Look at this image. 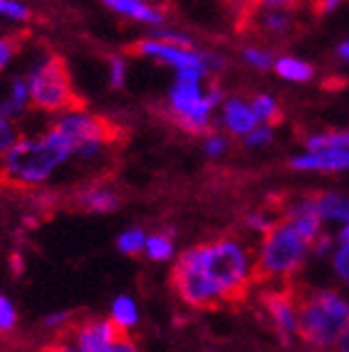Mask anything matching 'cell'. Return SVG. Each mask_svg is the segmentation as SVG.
I'll list each match as a JSON object with an SVG mask.
<instances>
[{
    "instance_id": "cell-1",
    "label": "cell",
    "mask_w": 349,
    "mask_h": 352,
    "mask_svg": "<svg viewBox=\"0 0 349 352\" xmlns=\"http://www.w3.org/2000/svg\"><path fill=\"white\" fill-rule=\"evenodd\" d=\"M69 157H74L71 142L52 127L42 138H20V142L3 157V174L12 184L34 186L47 182Z\"/></svg>"
},
{
    "instance_id": "cell-2",
    "label": "cell",
    "mask_w": 349,
    "mask_h": 352,
    "mask_svg": "<svg viewBox=\"0 0 349 352\" xmlns=\"http://www.w3.org/2000/svg\"><path fill=\"white\" fill-rule=\"evenodd\" d=\"M349 325V303L335 292H317L298 308V336L315 350L337 345Z\"/></svg>"
},
{
    "instance_id": "cell-3",
    "label": "cell",
    "mask_w": 349,
    "mask_h": 352,
    "mask_svg": "<svg viewBox=\"0 0 349 352\" xmlns=\"http://www.w3.org/2000/svg\"><path fill=\"white\" fill-rule=\"evenodd\" d=\"M198 257L223 298H235L247 289L251 276V262L249 252L240 240L223 237L207 245H198Z\"/></svg>"
},
{
    "instance_id": "cell-4",
    "label": "cell",
    "mask_w": 349,
    "mask_h": 352,
    "mask_svg": "<svg viewBox=\"0 0 349 352\" xmlns=\"http://www.w3.org/2000/svg\"><path fill=\"white\" fill-rule=\"evenodd\" d=\"M218 105H223V91L218 86H210L205 91L203 81L176 78L169 91L171 116L185 132H193V135L207 130L210 116Z\"/></svg>"
},
{
    "instance_id": "cell-5",
    "label": "cell",
    "mask_w": 349,
    "mask_h": 352,
    "mask_svg": "<svg viewBox=\"0 0 349 352\" xmlns=\"http://www.w3.org/2000/svg\"><path fill=\"white\" fill-rule=\"evenodd\" d=\"M27 83L32 105H37L39 110H47V113H59V110L69 113V110H74L76 96H74L71 78H69V72H66V64L61 61V56L52 54L32 64L27 74Z\"/></svg>"
},
{
    "instance_id": "cell-6",
    "label": "cell",
    "mask_w": 349,
    "mask_h": 352,
    "mask_svg": "<svg viewBox=\"0 0 349 352\" xmlns=\"http://www.w3.org/2000/svg\"><path fill=\"white\" fill-rule=\"evenodd\" d=\"M308 248H311V242L300 235L289 220H284L264 235L262 252H259L257 262L259 272L267 276L293 274L306 259Z\"/></svg>"
},
{
    "instance_id": "cell-7",
    "label": "cell",
    "mask_w": 349,
    "mask_h": 352,
    "mask_svg": "<svg viewBox=\"0 0 349 352\" xmlns=\"http://www.w3.org/2000/svg\"><path fill=\"white\" fill-rule=\"evenodd\" d=\"M54 130H59L74 147V157L78 160H93L103 152L105 144L113 140V132L98 118L88 116L83 110H69L54 122Z\"/></svg>"
},
{
    "instance_id": "cell-8",
    "label": "cell",
    "mask_w": 349,
    "mask_h": 352,
    "mask_svg": "<svg viewBox=\"0 0 349 352\" xmlns=\"http://www.w3.org/2000/svg\"><path fill=\"white\" fill-rule=\"evenodd\" d=\"M171 281H174L176 294L193 308H207V306H213V303L223 301L218 286L210 281V276L203 270L201 257H198V248L185 250V252L181 254L174 267Z\"/></svg>"
},
{
    "instance_id": "cell-9",
    "label": "cell",
    "mask_w": 349,
    "mask_h": 352,
    "mask_svg": "<svg viewBox=\"0 0 349 352\" xmlns=\"http://www.w3.org/2000/svg\"><path fill=\"white\" fill-rule=\"evenodd\" d=\"M137 52L147 59H154L159 64L171 66L176 72V78H185V81H203V78L210 74V61L207 54L198 52L196 47L188 50V47H176V44L159 42V39H142L137 44Z\"/></svg>"
},
{
    "instance_id": "cell-10",
    "label": "cell",
    "mask_w": 349,
    "mask_h": 352,
    "mask_svg": "<svg viewBox=\"0 0 349 352\" xmlns=\"http://www.w3.org/2000/svg\"><path fill=\"white\" fill-rule=\"evenodd\" d=\"M71 330V342L78 347V352H108L122 338L117 325L110 318H88L83 323H76Z\"/></svg>"
},
{
    "instance_id": "cell-11",
    "label": "cell",
    "mask_w": 349,
    "mask_h": 352,
    "mask_svg": "<svg viewBox=\"0 0 349 352\" xmlns=\"http://www.w3.org/2000/svg\"><path fill=\"white\" fill-rule=\"evenodd\" d=\"M264 306H267V314L276 333L284 340L298 336V308L291 301L289 294H269V296H264Z\"/></svg>"
},
{
    "instance_id": "cell-12",
    "label": "cell",
    "mask_w": 349,
    "mask_h": 352,
    "mask_svg": "<svg viewBox=\"0 0 349 352\" xmlns=\"http://www.w3.org/2000/svg\"><path fill=\"white\" fill-rule=\"evenodd\" d=\"M295 171H349V149L303 152L291 160Z\"/></svg>"
},
{
    "instance_id": "cell-13",
    "label": "cell",
    "mask_w": 349,
    "mask_h": 352,
    "mask_svg": "<svg viewBox=\"0 0 349 352\" xmlns=\"http://www.w3.org/2000/svg\"><path fill=\"white\" fill-rule=\"evenodd\" d=\"M220 118H223L225 130L229 135H240V138H247L259 125L254 113H251V105L245 98H240V96H229V98L223 100Z\"/></svg>"
},
{
    "instance_id": "cell-14",
    "label": "cell",
    "mask_w": 349,
    "mask_h": 352,
    "mask_svg": "<svg viewBox=\"0 0 349 352\" xmlns=\"http://www.w3.org/2000/svg\"><path fill=\"white\" fill-rule=\"evenodd\" d=\"M286 220H289L291 226H293L300 235L306 237L311 245L322 235V232H320L322 218L317 215L315 198H303V201H295V204H291L289 218H286Z\"/></svg>"
},
{
    "instance_id": "cell-15",
    "label": "cell",
    "mask_w": 349,
    "mask_h": 352,
    "mask_svg": "<svg viewBox=\"0 0 349 352\" xmlns=\"http://www.w3.org/2000/svg\"><path fill=\"white\" fill-rule=\"evenodd\" d=\"M105 8L122 17H130L135 22H144V25H161L164 15L154 6H149L147 0H100Z\"/></svg>"
},
{
    "instance_id": "cell-16",
    "label": "cell",
    "mask_w": 349,
    "mask_h": 352,
    "mask_svg": "<svg viewBox=\"0 0 349 352\" xmlns=\"http://www.w3.org/2000/svg\"><path fill=\"white\" fill-rule=\"evenodd\" d=\"M30 103H32V98H30L27 76H15L10 81L5 98L0 100V116L8 118V120H15V118H20L27 110Z\"/></svg>"
},
{
    "instance_id": "cell-17",
    "label": "cell",
    "mask_w": 349,
    "mask_h": 352,
    "mask_svg": "<svg viewBox=\"0 0 349 352\" xmlns=\"http://www.w3.org/2000/svg\"><path fill=\"white\" fill-rule=\"evenodd\" d=\"M78 206L88 213H110L120 206V198L113 188L93 184V186H86L78 193Z\"/></svg>"
},
{
    "instance_id": "cell-18",
    "label": "cell",
    "mask_w": 349,
    "mask_h": 352,
    "mask_svg": "<svg viewBox=\"0 0 349 352\" xmlns=\"http://www.w3.org/2000/svg\"><path fill=\"white\" fill-rule=\"evenodd\" d=\"M273 72H276L278 78H284V81H291V83H308L315 78V66H313L311 61L300 59V56H293V54L276 56Z\"/></svg>"
},
{
    "instance_id": "cell-19",
    "label": "cell",
    "mask_w": 349,
    "mask_h": 352,
    "mask_svg": "<svg viewBox=\"0 0 349 352\" xmlns=\"http://www.w3.org/2000/svg\"><path fill=\"white\" fill-rule=\"evenodd\" d=\"M315 208L322 220L342 223V226L349 223V198L342 196V193H337V191L322 193V196L315 198Z\"/></svg>"
},
{
    "instance_id": "cell-20",
    "label": "cell",
    "mask_w": 349,
    "mask_h": 352,
    "mask_svg": "<svg viewBox=\"0 0 349 352\" xmlns=\"http://www.w3.org/2000/svg\"><path fill=\"white\" fill-rule=\"evenodd\" d=\"M110 320L117 325L120 333H127L130 328H135L137 320H139V311H137V303L130 296H117L110 303Z\"/></svg>"
},
{
    "instance_id": "cell-21",
    "label": "cell",
    "mask_w": 349,
    "mask_h": 352,
    "mask_svg": "<svg viewBox=\"0 0 349 352\" xmlns=\"http://www.w3.org/2000/svg\"><path fill=\"white\" fill-rule=\"evenodd\" d=\"M320 149H349V127L315 132L306 138V152H320Z\"/></svg>"
},
{
    "instance_id": "cell-22",
    "label": "cell",
    "mask_w": 349,
    "mask_h": 352,
    "mask_svg": "<svg viewBox=\"0 0 349 352\" xmlns=\"http://www.w3.org/2000/svg\"><path fill=\"white\" fill-rule=\"evenodd\" d=\"M249 105H251V113H254V118H257L259 125H271L273 127V122H278V118H281V105H278V100L269 94L254 96Z\"/></svg>"
},
{
    "instance_id": "cell-23",
    "label": "cell",
    "mask_w": 349,
    "mask_h": 352,
    "mask_svg": "<svg viewBox=\"0 0 349 352\" xmlns=\"http://www.w3.org/2000/svg\"><path fill=\"white\" fill-rule=\"evenodd\" d=\"M144 252L154 262H166V259L174 257V242H171L169 235H147Z\"/></svg>"
},
{
    "instance_id": "cell-24",
    "label": "cell",
    "mask_w": 349,
    "mask_h": 352,
    "mask_svg": "<svg viewBox=\"0 0 349 352\" xmlns=\"http://www.w3.org/2000/svg\"><path fill=\"white\" fill-rule=\"evenodd\" d=\"M144 245H147V235H144L142 228H127L117 237V250L122 254H137L144 252Z\"/></svg>"
},
{
    "instance_id": "cell-25",
    "label": "cell",
    "mask_w": 349,
    "mask_h": 352,
    "mask_svg": "<svg viewBox=\"0 0 349 352\" xmlns=\"http://www.w3.org/2000/svg\"><path fill=\"white\" fill-rule=\"evenodd\" d=\"M242 59H245L251 69H257V72H269V69H273V64H276V54L264 50V47H245V50H242Z\"/></svg>"
},
{
    "instance_id": "cell-26",
    "label": "cell",
    "mask_w": 349,
    "mask_h": 352,
    "mask_svg": "<svg viewBox=\"0 0 349 352\" xmlns=\"http://www.w3.org/2000/svg\"><path fill=\"white\" fill-rule=\"evenodd\" d=\"M0 17L12 22H27L32 17V10L22 0H0Z\"/></svg>"
},
{
    "instance_id": "cell-27",
    "label": "cell",
    "mask_w": 349,
    "mask_h": 352,
    "mask_svg": "<svg viewBox=\"0 0 349 352\" xmlns=\"http://www.w3.org/2000/svg\"><path fill=\"white\" fill-rule=\"evenodd\" d=\"M262 25L269 34H284L291 28V15L286 10H267L262 17Z\"/></svg>"
},
{
    "instance_id": "cell-28",
    "label": "cell",
    "mask_w": 349,
    "mask_h": 352,
    "mask_svg": "<svg viewBox=\"0 0 349 352\" xmlns=\"http://www.w3.org/2000/svg\"><path fill=\"white\" fill-rule=\"evenodd\" d=\"M108 76H110V86L113 88H122L127 78V59L122 54H113L108 59Z\"/></svg>"
},
{
    "instance_id": "cell-29",
    "label": "cell",
    "mask_w": 349,
    "mask_h": 352,
    "mask_svg": "<svg viewBox=\"0 0 349 352\" xmlns=\"http://www.w3.org/2000/svg\"><path fill=\"white\" fill-rule=\"evenodd\" d=\"M17 142H20V138H17V130H15V125H12V120L0 116V160H3Z\"/></svg>"
},
{
    "instance_id": "cell-30",
    "label": "cell",
    "mask_w": 349,
    "mask_h": 352,
    "mask_svg": "<svg viewBox=\"0 0 349 352\" xmlns=\"http://www.w3.org/2000/svg\"><path fill=\"white\" fill-rule=\"evenodd\" d=\"M227 149H229V140L225 135H218V132H213V135H207L203 140V154L210 157V160H218V157L227 154Z\"/></svg>"
},
{
    "instance_id": "cell-31",
    "label": "cell",
    "mask_w": 349,
    "mask_h": 352,
    "mask_svg": "<svg viewBox=\"0 0 349 352\" xmlns=\"http://www.w3.org/2000/svg\"><path fill=\"white\" fill-rule=\"evenodd\" d=\"M152 39H159V42H166V44H176V47H188L193 50V42L188 34L183 32H176V30H166V28H159L152 32Z\"/></svg>"
},
{
    "instance_id": "cell-32",
    "label": "cell",
    "mask_w": 349,
    "mask_h": 352,
    "mask_svg": "<svg viewBox=\"0 0 349 352\" xmlns=\"http://www.w3.org/2000/svg\"><path fill=\"white\" fill-rule=\"evenodd\" d=\"M17 325V311L10 298L0 296V333H12Z\"/></svg>"
},
{
    "instance_id": "cell-33",
    "label": "cell",
    "mask_w": 349,
    "mask_h": 352,
    "mask_svg": "<svg viewBox=\"0 0 349 352\" xmlns=\"http://www.w3.org/2000/svg\"><path fill=\"white\" fill-rule=\"evenodd\" d=\"M271 142H273V127L271 125H257L245 138L247 147H264V144H271Z\"/></svg>"
},
{
    "instance_id": "cell-34",
    "label": "cell",
    "mask_w": 349,
    "mask_h": 352,
    "mask_svg": "<svg viewBox=\"0 0 349 352\" xmlns=\"http://www.w3.org/2000/svg\"><path fill=\"white\" fill-rule=\"evenodd\" d=\"M74 316L71 311H56V314H49L47 318L42 320V325L47 330H66V325L71 323Z\"/></svg>"
},
{
    "instance_id": "cell-35",
    "label": "cell",
    "mask_w": 349,
    "mask_h": 352,
    "mask_svg": "<svg viewBox=\"0 0 349 352\" xmlns=\"http://www.w3.org/2000/svg\"><path fill=\"white\" fill-rule=\"evenodd\" d=\"M335 272L349 284V245H339V250L335 252Z\"/></svg>"
},
{
    "instance_id": "cell-36",
    "label": "cell",
    "mask_w": 349,
    "mask_h": 352,
    "mask_svg": "<svg viewBox=\"0 0 349 352\" xmlns=\"http://www.w3.org/2000/svg\"><path fill=\"white\" fill-rule=\"evenodd\" d=\"M15 50L17 44L12 37H0V74L5 72L8 64L12 61V56H15Z\"/></svg>"
},
{
    "instance_id": "cell-37",
    "label": "cell",
    "mask_w": 349,
    "mask_h": 352,
    "mask_svg": "<svg viewBox=\"0 0 349 352\" xmlns=\"http://www.w3.org/2000/svg\"><path fill=\"white\" fill-rule=\"evenodd\" d=\"M247 226H249L254 232H262V235H267V232L273 228V223L262 213H249V218H247Z\"/></svg>"
},
{
    "instance_id": "cell-38",
    "label": "cell",
    "mask_w": 349,
    "mask_h": 352,
    "mask_svg": "<svg viewBox=\"0 0 349 352\" xmlns=\"http://www.w3.org/2000/svg\"><path fill=\"white\" fill-rule=\"evenodd\" d=\"M257 3L264 8V10H286L289 12V8H293L298 0H257Z\"/></svg>"
},
{
    "instance_id": "cell-39",
    "label": "cell",
    "mask_w": 349,
    "mask_h": 352,
    "mask_svg": "<svg viewBox=\"0 0 349 352\" xmlns=\"http://www.w3.org/2000/svg\"><path fill=\"white\" fill-rule=\"evenodd\" d=\"M108 352H139V350H137V345L130 340V338H125V336H122L120 340L115 342V345L110 347Z\"/></svg>"
},
{
    "instance_id": "cell-40",
    "label": "cell",
    "mask_w": 349,
    "mask_h": 352,
    "mask_svg": "<svg viewBox=\"0 0 349 352\" xmlns=\"http://www.w3.org/2000/svg\"><path fill=\"white\" fill-rule=\"evenodd\" d=\"M44 352H78V347L74 345L71 340H56V342H52Z\"/></svg>"
},
{
    "instance_id": "cell-41",
    "label": "cell",
    "mask_w": 349,
    "mask_h": 352,
    "mask_svg": "<svg viewBox=\"0 0 349 352\" xmlns=\"http://www.w3.org/2000/svg\"><path fill=\"white\" fill-rule=\"evenodd\" d=\"M335 54H337L339 61H344V64H349V37H344L342 42L335 47Z\"/></svg>"
},
{
    "instance_id": "cell-42",
    "label": "cell",
    "mask_w": 349,
    "mask_h": 352,
    "mask_svg": "<svg viewBox=\"0 0 349 352\" xmlns=\"http://www.w3.org/2000/svg\"><path fill=\"white\" fill-rule=\"evenodd\" d=\"M342 3L344 0H320V10L322 12H335Z\"/></svg>"
},
{
    "instance_id": "cell-43",
    "label": "cell",
    "mask_w": 349,
    "mask_h": 352,
    "mask_svg": "<svg viewBox=\"0 0 349 352\" xmlns=\"http://www.w3.org/2000/svg\"><path fill=\"white\" fill-rule=\"evenodd\" d=\"M337 352H349V325L337 340Z\"/></svg>"
},
{
    "instance_id": "cell-44",
    "label": "cell",
    "mask_w": 349,
    "mask_h": 352,
    "mask_svg": "<svg viewBox=\"0 0 349 352\" xmlns=\"http://www.w3.org/2000/svg\"><path fill=\"white\" fill-rule=\"evenodd\" d=\"M339 242H342V245H349V223H347V226H342V232H339Z\"/></svg>"
}]
</instances>
